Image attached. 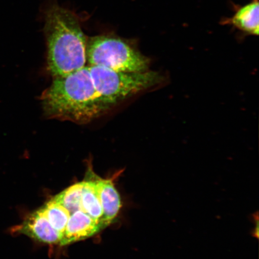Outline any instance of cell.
<instances>
[{
    "mask_svg": "<svg viewBox=\"0 0 259 259\" xmlns=\"http://www.w3.org/2000/svg\"><path fill=\"white\" fill-rule=\"evenodd\" d=\"M40 102L48 118L87 124L111 109L95 89L88 66L53 78Z\"/></svg>",
    "mask_w": 259,
    "mask_h": 259,
    "instance_id": "6da1fadb",
    "label": "cell"
},
{
    "mask_svg": "<svg viewBox=\"0 0 259 259\" xmlns=\"http://www.w3.org/2000/svg\"><path fill=\"white\" fill-rule=\"evenodd\" d=\"M47 69L53 78L63 77L87 66V37L77 16L53 5L45 15Z\"/></svg>",
    "mask_w": 259,
    "mask_h": 259,
    "instance_id": "7a4b0ae2",
    "label": "cell"
},
{
    "mask_svg": "<svg viewBox=\"0 0 259 259\" xmlns=\"http://www.w3.org/2000/svg\"><path fill=\"white\" fill-rule=\"evenodd\" d=\"M87 66H99L124 72H145L150 60L138 50L135 41L106 34L88 38Z\"/></svg>",
    "mask_w": 259,
    "mask_h": 259,
    "instance_id": "3957f363",
    "label": "cell"
},
{
    "mask_svg": "<svg viewBox=\"0 0 259 259\" xmlns=\"http://www.w3.org/2000/svg\"><path fill=\"white\" fill-rule=\"evenodd\" d=\"M97 92L107 105L112 107L128 97L157 85L163 77L157 72H124L99 66H88Z\"/></svg>",
    "mask_w": 259,
    "mask_h": 259,
    "instance_id": "277c9868",
    "label": "cell"
},
{
    "mask_svg": "<svg viewBox=\"0 0 259 259\" xmlns=\"http://www.w3.org/2000/svg\"><path fill=\"white\" fill-rule=\"evenodd\" d=\"M12 235L23 234L35 241L54 244L59 243L61 235L53 228L41 208L26 217L21 224L11 229Z\"/></svg>",
    "mask_w": 259,
    "mask_h": 259,
    "instance_id": "5b68a950",
    "label": "cell"
},
{
    "mask_svg": "<svg viewBox=\"0 0 259 259\" xmlns=\"http://www.w3.org/2000/svg\"><path fill=\"white\" fill-rule=\"evenodd\" d=\"M105 226L91 218L87 213L77 210L72 213L61 236L60 244L66 245L83 240L97 234Z\"/></svg>",
    "mask_w": 259,
    "mask_h": 259,
    "instance_id": "8992f818",
    "label": "cell"
},
{
    "mask_svg": "<svg viewBox=\"0 0 259 259\" xmlns=\"http://www.w3.org/2000/svg\"><path fill=\"white\" fill-rule=\"evenodd\" d=\"M97 193L103 209L102 222L107 226L117 217L122 207L121 196L112 180H104L93 171Z\"/></svg>",
    "mask_w": 259,
    "mask_h": 259,
    "instance_id": "52a82bcc",
    "label": "cell"
},
{
    "mask_svg": "<svg viewBox=\"0 0 259 259\" xmlns=\"http://www.w3.org/2000/svg\"><path fill=\"white\" fill-rule=\"evenodd\" d=\"M258 0H252L242 7L236 10L231 18L223 22L234 26L238 30L248 34H258Z\"/></svg>",
    "mask_w": 259,
    "mask_h": 259,
    "instance_id": "ba28073f",
    "label": "cell"
},
{
    "mask_svg": "<svg viewBox=\"0 0 259 259\" xmlns=\"http://www.w3.org/2000/svg\"><path fill=\"white\" fill-rule=\"evenodd\" d=\"M93 171L92 164L89 163L86 178L83 181L81 210L97 221L103 223V209L93 179Z\"/></svg>",
    "mask_w": 259,
    "mask_h": 259,
    "instance_id": "9c48e42d",
    "label": "cell"
},
{
    "mask_svg": "<svg viewBox=\"0 0 259 259\" xmlns=\"http://www.w3.org/2000/svg\"><path fill=\"white\" fill-rule=\"evenodd\" d=\"M40 208L49 223L62 236L70 216V212L53 199L45 203Z\"/></svg>",
    "mask_w": 259,
    "mask_h": 259,
    "instance_id": "30bf717a",
    "label": "cell"
},
{
    "mask_svg": "<svg viewBox=\"0 0 259 259\" xmlns=\"http://www.w3.org/2000/svg\"><path fill=\"white\" fill-rule=\"evenodd\" d=\"M83 184V181L74 184L57 194L53 199L64 206L70 212V215L77 210H81Z\"/></svg>",
    "mask_w": 259,
    "mask_h": 259,
    "instance_id": "8fae6325",
    "label": "cell"
}]
</instances>
